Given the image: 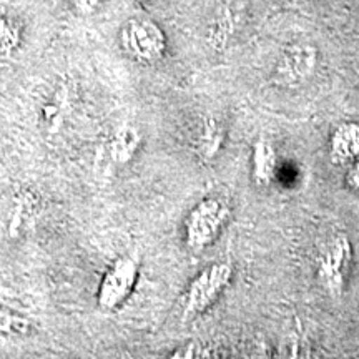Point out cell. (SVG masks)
I'll return each instance as SVG.
<instances>
[{"label":"cell","instance_id":"obj_2","mask_svg":"<svg viewBox=\"0 0 359 359\" xmlns=\"http://www.w3.org/2000/svg\"><path fill=\"white\" fill-rule=\"evenodd\" d=\"M120 45L140 64H155L163 58L168 40L163 29L150 19H132L120 30Z\"/></svg>","mask_w":359,"mask_h":359},{"label":"cell","instance_id":"obj_5","mask_svg":"<svg viewBox=\"0 0 359 359\" xmlns=\"http://www.w3.org/2000/svg\"><path fill=\"white\" fill-rule=\"evenodd\" d=\"M351 263V245L343 235L334 236L316 259L318 280L331 296H339L346 285Z\"/></svg>","mask_w":359,"mask_h":359},{"label":"cell","instance_id":"obj_11","mask_svg":"<svg viewBox=\"0 0 359 359\" xmlns=\"http://www.w3.org/2000/svg\"><path fill=\"white\" fill-rule=\"evenodd\" d=\"M22 32L20 27L11 15L0 11V53L11 55L20 47Z\"/></svg>","mask_w":359,"mask_h":359},{"label":"cell","instance_id":"obj_13","mask_svg":"<svg viewBox=\"0 0 359 359\" xmlns=\"http://www.w3.org/2000/svg\"><path fill=\"white\" fill-rule=\"evenodd\" d=\"M175 353H177V354H172V358H200V356H203V354H200L203 351H201L198 343L185 344V346L177 349Z\"/></svg>","mask_w":359,"mask_h":359},{"label":"cell","instance_id":"obj_6","mask_svg":"<svg viewBox=\"0 0 359 359\" xmlns=\"http://www.w3.org/2000/svg\"><path fill=\"white\" fill-rule=\"evenodd\" d=\"M142 147V135L132 125H122L110 140V155L116 165H127Z\"/></svg>","mask_w":359,"mask_h":359},{"label":"cell","instance_id":"obj_1","mask_svg":"<svg viewBox=\"0 0 359 359\" xmlns=\"http://www.w3.org/2000/svg\"><path fill=\"white\" fill-rule=\"evenodd\" d=\"M228 217L230 210L223 201L217 198L200 201L183 222L187 248L193 253L203 251L218 236L224 223L228 222Z\"/></svg>","mask_w":359,"mask_h":359},{"label":"cell","instance_id":"obj_4","mask_svg":"<svg viewBox=\"0 0 359 359\" xmlns=\"http://www.w3.org/2000/svg\"><path fill=\"white\" fill-rule=\"evenodd\" d=\"M231 266L226 263H215L193 278L185 293L183 320L198 316L222 294L231 280Z\"/></svg>","mask_w":359,"mask_h":359},{"label":"cell","instance_id":"obj_14","mask_svg":"<svg viewBox=\"0 0 359 359\" xmlns=\"http://www.w3.org/2000/svg\"><path fill=\"white\" fill-rule=\"evenodd\" d=\"M47 110H50V111H55L52 109V107H47ZM55 115H58V114H45V116H47V118H52V116H55Z\"/></svg>","mask_w":359,"mask_h":359},{"label":"cell","instance_id":"obj_3","mask_svg":"<svg viewBox=\"0 0 359 359\" xmlns=\"http://www.w3.org/2000/svg\"><path fill=\"white\" fill-rule=\"evenodd\" d=\"M138 280V262L128 255L111 262L97 290V304L103 311H115L130 298Z\"/></svg>","mask_w":359,"mask_h":359},{"label":"cell","instance_id":"obj_9","mask_svg":"<svg viewBox=\"0 0 359 359\" xmlns=\"http://www.w3.org/2000/svg\"><path fill=\"white\" fill-rule=\"evenodd\" d=\"M34 331L29 318L15 309L0 306V338H25Z\"/></svg>","mask_w":359,"mask_h":359},{"label":"cell","instance_id":"obj_10","mask_svg":"<svg viewBox=\"0 0 359 359\" xmlns=\"http://www.w3.org/2000/svg\"><path fill=\"white\" fill-rule=\"evenodd\" d=\"M309 65L311 62L302 50H291L281 58L280 65H278V79L286 83H293L304 77V74L309 70Z\"/></svg>","mask_w":359,"mask_h":359},{"label":"cell","instance_id":"obj_8","mask_svg":"<svg viewBox=\"0 0 359 359\" xmlns=\"http://www.w3.org/2000/svg\"><path fill=\"white\" fill-rule=\"evenodd\" d=\"M276 173V155L271 145L263 138L253 147V177L258 185H269Z\"/></svg>","mask_w":359,"mask_h":359},{"label":"cell","instance_id":"obj_12","mask_svg":"<svg viewBox=\"0 0 359 359\" xmlns=\"http://www.w3.org/2000/svg\"><path fill=\"white\" fill-rule=\"evenodd\" d=\"M103 2H105V0H72L75 11H77L80 15H93V13L100 11Z\"/></svg>","mask_w":359,"mask_h":359},{"label":"cell","instance_id":"obj_7","mask_svg":"<svg viewBox=\"0 0 359 359\" xmlns=\"http://www.w3.org/2000/svg\"><path fill=\"white\" fill-rule=\"evenodd\" d=\"M224 143V127L213 115H206L201 120L196 150L205 160H213L219 154Z\"/></svg>","mask_w":359,"mask_h":359}]
</instances>
